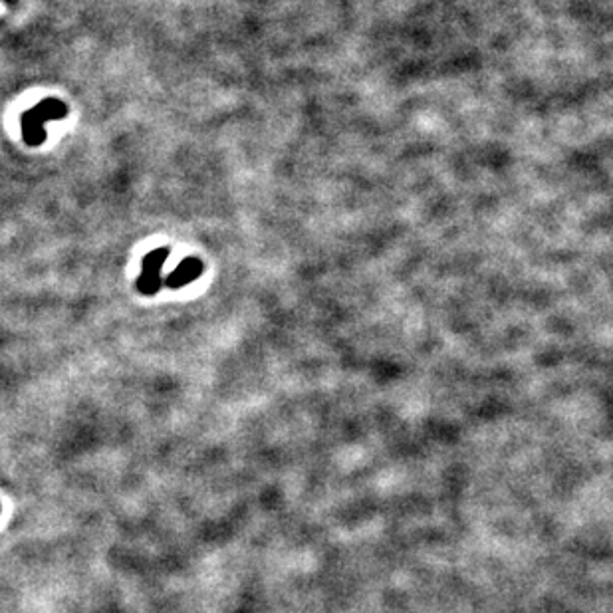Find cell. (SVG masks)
Masks as SVG:
<instances>
[{
    "label": "cell",
    "instance_id": "3957f363",
    "mask_svg": "<svg viewBox=\"0 0 613 613\" xmlns=\"http://www.w3.org/2000/svg\"><path fill=\"white\" fill-rule=\"evenodd\" d=\"M203 271H205V264L200 262L199 258H185V261H181L175 271L165 278V286H169V289H173V290L183 289V286L197 280V278L203 274Z\"/></svg>",
    "mask_w": 613,
    "mask_h": 613
},
{
    "label": "cell",
    "instance_id": "7a4b0ae2",
    "mask_svg": "<svg viewBox=\"0 0 613 613\" xmlns=\"http://www.w3.org/2000/svg\"><path fill=\"white\" fill-rule=\"evenodd\" d=\"M169 256V248H157V251H151L146 258H143V268L141 276L138 278V290L146 296H153L161 290L163 278H161V268L165 264Z\"/></svg>",
    "mask_w": 613,
    "mask_h": 613
},
{
    "label": "cell",
    "instance_id": "6da1fadb",
    "mask_svg": "<svg viewBox=\"0 0 613 613\" xmlns=\"http://www.w3.org/2000/svg\"><path fill=\"white\" fill-rule=\"evenodd\" d=\"M68 116V105L56 98L42 100L32 110L22 113V139L26 146L38 147L46 141L44 123L50 120H62Z\"/></svg>",
    "mask_w": 613,
    "mask_h": 613
}]
</instances>
